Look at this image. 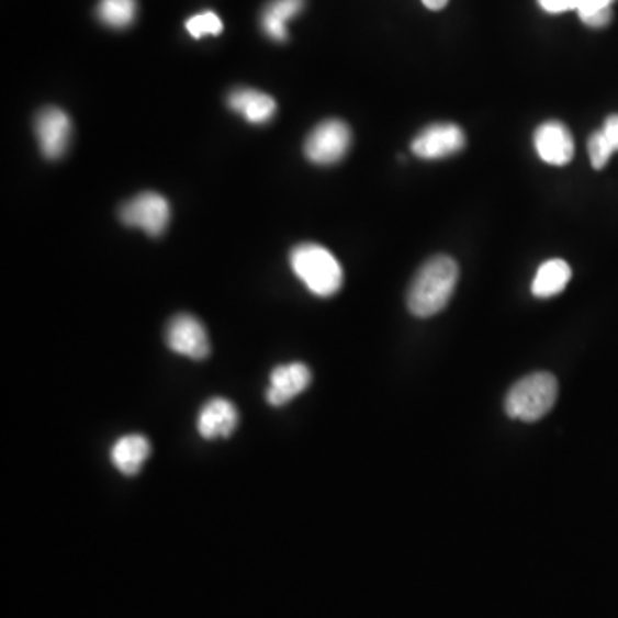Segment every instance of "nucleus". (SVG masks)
<instances>
[{
	"label": "nucleus",
	"instance_id": "nucleus-8",
	"mask_svg": "<svg viewBox=\"0 0 618 618\" xmlns=\"http://www.w3.org/2000/svg\"><path fill=\"white\" fill-rule=\"evenodd\" d=\"M35 133L42 154L57 160L66 154L71 142V119L57 106H47L36 115Z\"/></svg>",
	"mask_w": 618,
	"mask_h": 618
},
{
	"label": "nucleus",
	"instance_id": "nucleus-19",
	"mask_svg": "<svg viewBox=\"0 0 618 618\" xmlns=\"http://www.w3.org/2000/svg\"><path fill=\"white\" fill-rule=\"evenodd\" d=\"M587 150H589L591 164H593L596 170L607 166L611 155L615 154L614 146L610 145L607 136L602 131L591 134L589 142H587Z\"/></svg>",
	"mask_w": 618,
	"mask_h": 618
},
{
	"label": "nucleus",
	"instance_id": "nucleus-12",
	"mask_svg": "<svg viewBox=\"0 0 618 618\" xmlns=\"http://www.w3.org/2000/svg\"><path fill=\"white\" fill-rule=\"evenodd\" d=\"M228 106L251 124L268 123L276 115L277 103L272 97L251 88H239L228 93Z\"/></svg>",
	"mask_w": 618,
	"mask_h": 618
},
{
	"label": "nucleus",
	"instance_id": "nucleus-6",
	"mask_svg": "<svg viewBox=\"0 0 618 618\" xmlns=\"http://www.w3.org/2000/svg\"><path fill=\"white\" fill-rule=\"evenodd\" d=\"M465 146V134L453 123H438L423 130L414 138L411 150L425 160L450 157L459 154Z\"/></svg>",
	"mask_w": 618,
	"mask_h": 618
},
{
	"label": "nucleus",
	"instance_id": "nucleus-17",
	"mask_svg": "<svg viewBox=\"0 0 618 618\" xmlns=\"http://www.w3.org/2000/svg\"><path fill=\"white\" fill-rule=\"evenodd\" d=\"M615 0H580L577 14L591 29H603L611 21V4Z\"/></svg>",
	"mask_w": 618,
	"mask_h": 618
},
{
	"label": "nucleus",
	"instance_id": "nucleus-5",
	"mask_svg": "<svg viewBox=\"0 0 618 618\" xmlns=\"http://www.w3.org/2000/svg\"><path fill=\"white\" fill-rule=\"evenodd\" d=\"M119 215H121V221L130 227H139L150 236H160L169 225V201L160 194L146 191L124 203Z\"/></svg>",
	"mask_w": 618,
	"mask_h": 618
},
{
	"label": "nucleus",
	"instance_id": "nucleus-20",
	"mask_svg": "<svg viewBox=\"0 0 618 618\" xmlns=\"http://www.w3.org/2000/svg\"><path fill=\"white\" fill-rule=\"evenodd\" d=\"M538 4H540L543 11L550 12V14H560V12L577 9L580 0H538Z\"/></svg>",
	"mask_w": 618,
	"mask_h": 618
},
{
	"label": "nucleus",
	"instance_id": "nucleus-3",
	"mask_svg": "<svg viewBox=\"0 0 618 618\" xmlns=\"http://www.w3.org/2000/svg\"><path fill=\"white\" fill-rule=\"evenodd\" d=\"M559 397V383L547 371L528 374L508 391L505 411L513 419L535 423L547 416Z\"/></svg>",
	"mask_w": 618,
	"mask_h": 618
},
{
	"label": "nucleus",
	"instance_id": "nucleus-22",
	"mask_svg": "<svg viewBox=\"0 0 618 618\" xmlns=\"http://www.w3.org/2000/svg\"><path fill=\"white\" fill-rule=\"evenodd\" d=\"M423 4L426 8L431 9V11H440V9L446 8L449 4V0H423Z\"/></svg>",
	"mask_w": 618,
	"mask_h": 618
},
{
	"label": "nucleus",
	"instance_id": "nucleus-9",
	"mask_svg": "<svg viewBox=\"0 0 618 618\" xmlns=\"http://www.w3.org/2000/svg\"><path fill=\"white\" fill-rule=\"evenodd\" d=\"M536 151L550 166H568L574 158L575 145L571 131L560 121H548L535 133Z\"/></svg>",
	"mask_w": 618,
	"mask_h": 618
},
{
	"label": "nucleus",
	"instance_id": "nucleus-10",
	"mask_svg": "<svg viewBox=\"0 0 618 618\" xmlns=\"http://www.w3.org/2000/svg\"><path fill=\"white\" fill-rule=\"evenodd\" d=\"M312 383V370L304 362H291L277 367L270 374L267 402L270 406L282 407L292 398L303 394Z\"/></svg>",
	"mask_w": 618,
	"mask_h": 618
},
{
	"label": "nucleus",
	"instance_id": "nucleus-7",
	"mask_svg": "<svg viewBox=\"0 0 618 618\" xmlns=\"http://www.w3.org/2000/svg\"><path fill=\"white\" fill-rule=\"evenodd\" d=\"M167 346L176 355L205 359L210 355V339L205 327L193 315H178L170 319L166 332Z\"/></svg>",
	"mask_w": 618,
	"mask_h": 618
},
{
	"label": "nucleus",
	"instance_id": "nucleus-14",
	"mask_svg": "<svg viewBox=\"0 0 618 618\" xmlns=\"http://www.w3.org/2000/svg\"><path fill=\"white\" fill-rule=\"evenodd\" d=\"M304 8V0H272L261 14V29L276 42L288 40V23Z\"/></svg>",
	"mask_w": 618,
	"mask_h": 618
},
{
	"label": "nucleus",
	"instance_id": "nucleus-4",
	"mask_svg": "<svg viewBox=\"0 0 618 618\" xmlns=\"http://www.w3.org/2000/svg\"><path fill=\"white\" fill-rule=\"evenodd\" d=\"M351 130L339 119L319 123L307 136L304 154L316 166H332L346 157L351 148Z\"/></svg>",
	"mask_w": 618,
	"mask_h": 618
},
{
	"label": "nucleus",
	"instance_id": "nucleus-15",
	"mask_svg": "<svg viewBox=\"0 0 618 618\" xmlns=\"http://www.w3.org/2000/svg\"><path fill=\"white\" fill-rule=\"evenodd\" d=\"M571 277L572 270L568 261L559 260V258L548 260L547 263L541 265L535 280H532V294L540 300L553 297L568 288Z\"/></svg>",
	"mask_w": 618,
	"mask_h": 618
},
{
	"label": "nucleus",
	"instance_id": "nucleus-21",
	"mask_svg": "<svg viewBox=\"0 0 618 618\" xmlns=\"http://www.w3.org/2000/svg\"><path fill=\"white\" fill-rule=\"evenodd\" d=\"M602 133L607 136L608 142L614 146V150L618 151V114L610 115V117L605 121Z\"/></svg>",
	"mask_w": 618,
	"mask_h": 618
},
{
	"label": "nucleus",
	"instance_id": "nucleus-18",
	"mask_svg": "<svg viewBox=\"0 0 618 618\" xmlns=\"http://www.w3.org/2000/svg\"><path fill=\"white\" fill-rule=\"evenodd\" d=\"M186 30L193 38H203L206 35H221L224 24L215 12L206 11L186 21Z\"/></svg>",
	"mask_w": 618,
	"mask_h": 618
},
{
	"label": "nucleus",
	"instance_id": "nucleus-13",
	"mask_svg": "<svg viewBox=\"0 0 618 618\" xmlns=\"http://www.w3.org/2000/svg\"><path fill=\"white\" fill-rule=\"evenodd\" d=\"M150 452L151 447L148 438L143 437V435H126V437L119 438L112 446V464L124 476H134L142 471L146 459L150 457Z\"/></svg>",
	"mask_w": 618,
	"mask_h": 618
},
{
	"label": "nucleus",
	"instance_id": "nucleus-16",
	"mask_svg": "<svg viewBox=\"0 0 618 618\" xmlns=\"http://www.w3.org/2000/svg\"><path fill=\"white\" fill-rule=\"evenodd\" d=\"M136 0H100L97 14L111 29H126L136 18Z\"/></svg>",
	"mask_w": 618,
	"mask_h": 618
},
{
	"label": "nucleus",
	"instance_id": "nucleus-2",
	"mask_svg": "<svg viewBox=\"0 0 618 618\" xmlns=\"http://www.w3.org/2000/svg\"><path fill=\"white\" fill-rule=\"evenodd\" d=\"M291 267L304 285L319 297H330L342 288V267L324 246L312 243L295 246L291 252Z\"/></svg>",
	"mask_w": 618,
	"mask_h": 618
},
{
	"label": "nucleus",
	"instance_id": "nucleus-11",
	"mask_svg": "<svg viewBox=\"0 0 618 618\" xmlns=\"http://www.w3.org/2000/svg\"><path fill=\"white\" fill-rule=\"evenodd\" d=\"M239 423L236 406L227 398H210L198 414V434L205 440L228 438Z\"/></svg>",
	"mask_w": 618,
	"mask_h": 618
},
{
	"label": "nucleus",
	"instance_id": "nucleus-1",
	"mask_svg": "<svg viewBox=\"0 0 618 618\" xmlns=\"http://www.w3.org/2000/svg\"><path fill=\"white\" fill-rule=\"evenodd\" d=\"M459 280V267L450 257H434L426 261L414 277L407 306L418 318L437 315L449 303Z\"/></svg>",
	"mask_w": 618,
	"mask_h": 618
}]
</instances>
